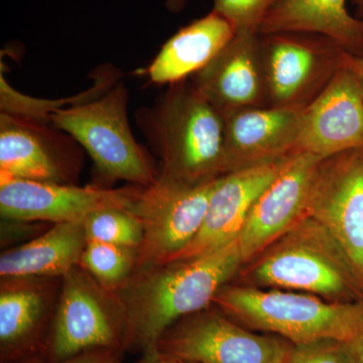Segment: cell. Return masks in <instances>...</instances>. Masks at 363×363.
I'll return each mask as SVG.
<instances>
[{"label":"cell","instance_id":"11","mask_svg":"<svg viewBox=\"0 0 363 363\" xmlns=\"http://www.w3.org/2000/svg\"><path fill=\"white\" fill-rule=\"evenodd\" d=\"M323 159L306 152L285 157L279 173L255 202L238 236L243 264L257 259L308 216Z\"/></svg>","mask_w":363,"mask_h":363},{"label":"cell","instance_id":"27","mask_svg":"<svg viewBox=\"0 0 363 363\" xmlns=\"http://www.w3.org/2000/svg\"><path fill=\"white\" fill-rule=\"evenodd\" d=\"M353 362L363 363V333L352 339L350 342H345Z\"/></svg>","mask_w":363,"mask_h":363},{"label":"cell","instance_id":"15","mask_svg":"<svg viewBox=\"0 0 363 363\" xmlns=\"http://www.w3.org/2000/svg\"><path fill=\"white\" fill-rule=\"evenodd\" d=\"M283 161L257 164L219 177L201 229L173 262L207 255L238 240L253 204L279 173Z\"/></svg>","mask_w":363,"mask_h":363},{"label":"cell","instance_id":"2","mask_svg":"<svg viewBox=\"0 0 363 363\" xmlns=\"http://www.w3.org/2000/svg\"><path fill=\"white\" fill-rule=\"evenodd\" d=\"M140 128L162 160V175L202 183L225 174L223 116L194 84H171Z\"/></svg>","mask_w":363,"mask_h":363},{"label":"cell","instance_id":"7","mask_svg":"<svg viewBox=\"0 0 363 363\" xmlns=\"http://www.w3.org/2000/svg\"><path fill=\"white\" fill-rule=\"evenodd\" d=\"M262 66L271 106L309 104L343 65L347 52L322 35H264Z\"/></svg>","mask_w":363,"mask_h":363},{"label":"cell","instance_id":"10","mask_svg":"<svg viewBox=\"0 0 363 363\" xmlns=\"http://www.w3.org/2000/svg\"><path fill=\"white\" fill-rule=\"evenodd\" d=\"M308 216L331 234L363 285V149L322 161Z\"/></svg>","mask_w":363,"mask_h":363},{"label":"cell","instance_id":"16","mask_svg":"<svg viewBox=\"0 0 363 363\" xmlns=\"http://www.w3.org/2000/svg\"><path fill=\"white\" fill-rule=\"evenodd\" d=\"M193 84L222 116L267 101L259 35L235 33Z\"/></svg>","mask_w":363,"mask_h":363},{"label":"cell","instance_id":"21","mask_svg":"<svg viewBox=\"0 0 363 363\" xmlns=\"http://www.w3.org/2000/svg\"><path fill=\"white\" fill-rule=\"evenodd\" d=\"M45 298L37 286L16 284L1 289L0 343L2 357L13 358L28 350L37 337Z\"/></svg>","mask_w":363,"mask_h":363},{"label":"cell","instance_id":"9","mask_svg":"<svg viewBox=\"0 0 363 363\" xmlns=\"http://www.w3.org/2000/svg\"><path fill=\"white\" fill-rule=\"evenodd\" d=\"M85 272L74 267L64 276L49 350L52 362L86 351L125 346L123 315L117 314Z\"/></svg>","mask_w":363,"mask_h":363},{"label":"cell","instance_id":"31","mask_svg":"<svg viewBox=\"0 0 363 363\" xmlns=\"http://www.w3.org/2000/svg\"><path fill=\"white\" fill-rule=\"evenodd\" d=\"M357 6V18H363V0H352Z\"/></svg>","mask_w":363,"mask_h":363},{"label":"cell","instance_id":"13","mask_svg":"<svg viewBox=\"0 0 363 363\" xmlns=\"http://www.w3.org/2000/svg\"><path fill=\"white\" fill-rule=\"evenodd\" d=\"M347 56L328 84L306 105L295 152L325 160L363 149V93Z\"/></svg>","mask_w":363,"mask_h":363},{"label":"cell","instance_id":"22","mask_svg":"<svg viewBox=\"0 0 363 363\" xmlns=\"http://www.w3.org/2000/svg\"><path fill=\"white\" fill-rule=\"evenodd\" d=\"M135 253L138 250L133 248L87 241L79 264L96 279L100 286L112 290L125 283L135 259H138Z\"/></svg>","mask_w":363,"mask_h":363},{"label":"cell","instance_id":"5","mask_svg":"<svg viewBox=\"0 0 363 363\" xmlns=\"http://www.w3.org/2000/svg\"><path fill=\"white\" fill-rule=\"evenodd\" d=\"M128 100V90L121 83L104 96L57 109L49 118L87 150L105 178L145 187L157 177L131 133Z\"/></svg>","mask_w":363,"mask_h":363},{"label":"cell","instance_id":"1","mask_svg":"<svg viewBox=\"0 0 363 363\" xmlns=\"http://www.w3.org/2000/svg\"><path fill=\"white\" fill-rule=\"evenodd\" d=\"M243 264L240 243L194 259L150 267L123 288L121 309L125 346L156 348L177 320L202 311Z\"/></svg>","mask_w":363,"mask_h":363},{"label":"cell","instance_id":"32","mask_svg":"<svg viewBox=\"0 0 363 363\" xmlns=\"http://www.w3.org/2000/svg\"><path fill=\"white\" fill-rule=\"evenodd\" d=\"M140 363H150L149 359H147V355H145V357H143V359L140 360Z\"/></svg>","mask_w":363,"mask_h":363},{"label":"cell","instance_id":"19","mask_svg":"<svg viewBox=\"0 0 363 363\" xmlns=\"http://www.w3.org/2000/svg\"><path fill=\"white\" fill-rule=\"evenodd\" d=\"M87 236L84 221L55 224L50 230L0 257L4 279L65 276L80 264Z\"/></svg>","mask_w":363,"mask_h":363},{"label":"cell","instance_id":"18","mask_svg":"<svg viewBox=\"0 0 363 363\" xmlns=\"http://www.w3.org/2000/svg\"><path fill=\"white\" fill-rule=\"evenodd\" d=\"M234 35L233 25L211 11L169 38L147 68V75L157 84L180 82L207 66Z\"/></svg>","mask_w":363,"mask_h":363},{"label":"cell","instance_id":"24","mask_svg":"<svg viewBox=\"0 0 363 363\" xmlns=\"http://www.w3.org/2000/svg\"><path fill=\"white\" fill-rule=\"evenodd\" d=\"M212 11L233 25L235 33L259 35L260 25L277 0H213Z\"/></svg>","mask_w":363,"mask_h":363},{"label":"cell","instance_id":"29","mask_svg":"<svg viewBox=\"0 0 363 363\" xmlns=\"http://www.w3.org/2000/svg\"><path fill=\"white\" fill-rule=\"evenodd\" d=\"M347 62L351 68H352V70L354 71V73L357 74L363 93V58H353V57L348 55Z\"/></svg>","mask_w":363,"mask_h":363},{"label":"cell","instance_id":"30","mask_svg":"<svg viewBox=\"0 0 363 363\" xmlns=\"http://www.w3.org/2000/svg\"><path fill=\"white\" fill-rule=\"evenodd\" d=\"M188 0H167L166 7L173 13H179L187 4Z\"/></svg>","mask_w":363,"mask_h":363},{"label":"cell","instance_id":"20","mask_svg":"<svg viewBox=\"0 0 363 363\" xmlns=\"http://www.w3.org/2000/svg\"><path fill=\"white\" fill-rule=\"evenodd\" d=\"M30 121V119L1 113V179L60 183L63 175L58 159L45 135Z\"/></svg>","mask_w":363,"mask_h":363},{"label":"cell","instance_id":"14","mask_svg":"<svg viewBox=\"0 0 363 363\" xmlns=\"http://www.w3.org/2000/svg\"><path fill=\"white\" fill-rule=\"evenodd\" d=\"M306 105L255 107L223 116L225 174L294 154Z\"/></svg>","mask_w":363,"mask_h":363},{"label":"cell","instance_id":"4","mask_svg":"<svg viewBox=\"0 0 363 363\" xmlns=\"http://www.w3.org/2000/svg\"><path fill=\"white\" fill-rule=\"evenodd\" d=\"M257 257L245 274L255 286L312 294L332 302H354L363 286L342 248L310 216Z\"/></svg>","mask_w":363,"mask_h":363},{"label":"cell","instance_id":"23","mask_svg":"<svg viewBox=\"0 0 363 363\" xmlns=\"http://www.w3.org/2000/svg\"><path fill=\"white\" fill-rule=\"evenodd\" d=\"M84 228L87 241H100L136 250L143 242L142 223L128 208L97 210L85 219Z\"/></svg>","mask_w":363,"mask_h":363},{"label":"cell","instance_id":"26","mask_svg":"<svg viewBox=\"0 0 363 363\" xmlns=\"http://www.w3.org/2000/svg\"><path fill=\"white\" fill-rule=\"evenodd\" d=\"M30 363H117L116 350H95L86 351L76 357L61 360V362Z\"/></svg>","mask_w":363,"mask_h":363},{"label":"cell","instance_id":"6","mask_svg":"<svg viewBox=\"0 0 363 363\" xmlns=\"http://www.w3.org/2000/svg\"><path fill=\"white\" fill-rule=\"evenodd\" d=\"M218 178L191 184L160 176L140 187L128 208L143 225L138 264H169L188 247L201 229Z\"/></svg>","mask_w":363,"mask_h":363},{"label":"cell","instance_id":"3","mask_svg":"<svg viewBox=\"0 0 363 363\" xmlns=\"http://www.w3.org/2000/svg\"><path fill=\"white\" fill-rule=\"evenodd\" d=\"M214 302L238 321L279 334L293 345L323 339L350 342L363 333V303L242 286H223Z\"/></svg>","mask_w":363,"mask_h":363},{"label":"cell","instance_id":"12","mask_svg":"<svg viewBox=\"0 0 363 363\" xmlns=\"http://www.w3.org/2000/svg\"><path fill=\"white\" fill-rule=\"evenodd\" d=\"M140 187H78L50 182L1 179L0 213L11 220L55 224L82 222L93 212L104 208L128 209Z\"/></svg>","mask_w":363,"mask_h":363},{"label":"cell","instance_id":"8","mask_svg":"<svg viewBox=\"0 0 363 363\" xmlns=\"http://www.w3.org/2000/svg\"><path fill=\"white\" fill-rule=\"evenodd\" d=\"M292 348L216 313L196 315L172 326L156 345L162 354L195 363H288Z\"/></svg>","mask_w":363,"mask_h":363},{"label":"cell","instance_id":"17","mask_svg":"<svg viewBox=\"0 0 363 363\" xmlns=\"http://www.w3.org/2000/svg\"><path fill=\"white\" fill-rule=\"evenodd\" d=\"M347 0H277L259 35L302 33L322 35L345 52L363 48V21L351 16Z\"/></svg>","mask_w":363,"mask_h":363},{"label":"cell","instance_id":"25","mask_svg":"<svg viewBox=\"0 0 363 363\" xmlns=\"http://www.w3.org/2000/svg\"><path fill=\"white\" fill-rule=\"evenodd\" d=\"M288 363H354L345 342L323 339L293 345Z\"/></svg>","mask_w":363,"mask_h":363},{"label":"cell","instance_id":"28","mask_svg":"<svg viewBox=\"0 0 363 363\" xmlns=\"http://www.w3.org/2000/svg\"><path fill=\"white\" fill-rule=\"evenodd\" d=\"M145 355H147L150 363H195L162 354V353L159 352L156 348L147 351V352H145Z\"/></svg>","mask_w":363,"mask_h":363}]
</instances>
